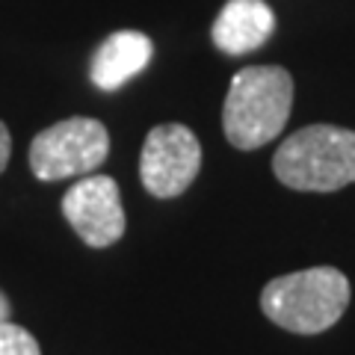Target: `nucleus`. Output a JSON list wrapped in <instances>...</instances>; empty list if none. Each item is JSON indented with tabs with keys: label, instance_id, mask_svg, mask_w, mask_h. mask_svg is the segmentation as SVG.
Masks as SVG:
<instances>
[{
	"label": "nucleus",
	"instance_id": "nucleus-3",
	"mask_svg": "<svg viewBox=\"0 0 355 355\" xmlns=\"http://www.w3.org/2000/svg\"><path fill=\"white\" fill-rule=\"evenodd\" d=\"M275 178L299 193H335L355 184V130L308 125L291 133L272 157Z\"/></svg>",
	"mask_w": 355,
	"mask_h": 355
},
{
	"label": "nucleus",
	"instance_id": "nucleus-1",
	"mask_svg": "<svg viewBox=\"0 0 355 355\" xmlns=\"http://www.w3.org/2000/svg\"><path fill=\"white\" fill-rule=\"evenodd\" d=\"M293 107V77L282 65H249L231 77L222 130L240 151H254L284 130Z\"/></svg>",
	"mask_w": 355,
	"mask_h": 355
},
{
	"label": "nucleus",
	"instance_id": "nucleus-6",
	"mask_svg": "<svg viewBox=\"0 0 355 355\" xmlns=\"http://www.w3.org/2000/svg\"><path fill=\"white\" fill-rule=\"evenodd\" d=\"M62 216L86 246L107 249L125 234V207L110 175H86L62 196Z\"/></svg>",
	"mask_w": 355,
	"mask_h": 355
},
{
	"label": "nucleus",
	"instance_id": "nucleus-5",
	"mask_svg": "<svg viewBox=\"0 0 355 355\" xmlns=\"http://www.w3.org/2000/svg\"><path fill=\"white\" fill-rule=\"evenodd\" d=\"M202 169V142L187 125H157L148 130L139 154L142 187L154 198H175L190 190Z\"/></svg>",
	"mask_w": 355,
	"mask_h": 355
},
{
	"label": "nucleus",
	"instance_id": "nucleus-10",
	"mask_svg": "<svg viewBox=\"0 0 355 355\" xmlns=\"http://www.w3.org/2000/svg\"><path fill=\"white\" fill-rule=\"evenodd\" d=\"M9 157H12V137H9V128L0 121V175H3Z\"/></svg>",
	"mask_w": 355,
	"mask_h": 355
},
{
	"label": "nucleus",
	"instance_id": "nucleus-2",
	"mask_svg": "<svg viewBox=\"0 0 355 355\" xmlns=\"http://www.w3.org/2000/svg\"><path fill=\"white\" fill-rule=\"evenodd\" d=\"M349 296V279L340 270L311 266L272 279L261 291V311L284 331L320 335L343 317Z\"/></svg>",
	"mask_w": 355,
	"mask_h": 355
},
{
	"label": "nucleus",
	"instance_id": "nucleus-7",
	"mask_svg": "<svg viewBox=\"0 0 355 355\" xmlns=\"http://www.w3.org/2000/svg\"><path fill=\"white\" fill-rule=\"evenodd\" d=\"M275 30V15L263 0H228L214 21V44L228 57L258 51L270 42Z\"/></svg>",
	"mask_w": 355,
	"mask_h": 355
},
{
	"label": "nucleus",
	"instance_id": "nucleus-9",
	"mask_svg": "<svg viewBox=\"0 0 355 355\" xmlns=\"http://www.w3.org/2000/svg\"><path fill=\"white\" fill-rule=\"evenodd\" d=\"M0 355H42L39 340L15 323H0Z\"/></svg>",
	"mask_w": 355,
	"mask_h": 355
},
{
	"label": "nucleus",
	"instance_id": "nucleus-8",
	"mask_svg": "<svg viewBox=\"0 0 355 355\" xmlns=\"http://www.w3.org/2000/svg\"><path fill=\"white\" fill-rule=\"evenodd\" d=\"M154 44L139 30H119L98 44L92 57V83L101 92H116L137 77L151 60Z\"/></svg>",
	"mask_w": 355,
	"mask_h": 355
},
{
	"label": "nucleus",
	"instance_id": "nucleus-4",
	"mask_svg": "<svg viewBox=\"0 0 355 355\" xmlns=\"http://www.w3.org/2000/svg\"><path fill=\"white\" fill-rule=\"evenodd\" d=\"M110 154V133L98 119L71 116L39 130L30 146V169L39 181L92 175Z\"/></svg>",
	"mask_w": 355,
	"mask_h": 355
},
{
	"label": "nucleus",
	"instance_id": "nucleus-11",
	"mask_svg": "<svg viewBox=\"0 0 355 355\" xmlns=\"http://www.w3.org/2000/svg\"><path fill=\"white\" fill-rule=\"evenodd\" d=\"M9 314H12V305H9L6 293L0 291V323H6V320H9Z\"/></svg>",
	"mask_w": 355,
	"mask_h": 355
}]
</instances>
